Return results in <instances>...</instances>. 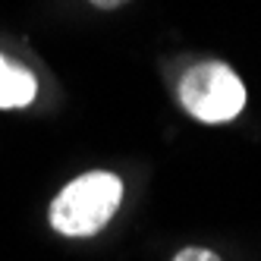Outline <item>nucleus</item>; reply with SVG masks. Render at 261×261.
I'll return each mask as SVG.
<instances>
[{
  "instance_id": "4",
  "label": "nucleus",
  "mask_w": 261,
  "mask_h": 261,
  "mask_svg": "<svg viewBox=\"0 0 261 261\" xmlns=\"http://www.w3.org/2000/svg\"><path fill=\"white\" fill-rule=\"evenodd\" d=\"M173 261H220L211 249H198V246H189V249H182V252H176V258Z\"/></svg>"
},
{
  "instance_id": "3",
  "label": "nucleus",
  "mask_w": 261,
  "mask_h": 261,
  "mask_svg": "<svg viewBox=\"0 0 261 261\" xmlns=\"http://www.w3.org/2000/svg\"><path fill=\"white\" fill-rule=\"evenodd\" d=\"M38 82L29 69L10 63L7 57H0V110H13V107H25L32 104Z\"/></svg>"
},
{
  "instance_id": "1",
  "label": "nucleus",
  "mask_w": 261,
  "mask_h": 261,
  "mask_svg": "<svg viewBox=\"0 0 261 261\" xmlns=\"http://www.w3.org/2000/svg\"><path fill=\"white\" fill-rule=\"evenodd\" d=\"M120 198H123V182L117 173L107 170L85 173L63 186L57 198L50 201V227L72 239L95 236L117 214Z\"/></svg>"
},
{
  "instance_id": "5",
  "label": "nucleus",
  "mask_w": 261,
  "mask_h": 261,
  "mask_svg": "<svg viewBox=\"0 0 261 261\" xmlns=\"http://www.w3.org/2000/svg\"><path fill=\"white\" fill-rule=\"evenodd\" d=\"M98 10H117V7H123V4H129V0H91Z\"/></svg>"
},
{
  "instance_id": "2",
  "label": "nucleus",
  "mask_w": 261,
  "mask_h": 261,
  "mask_svg": "<svg viewBox=\"0 0 261 261\" xmlns=\"http://www.w3.org/2000/svg\"><path fill=\"white\" fill-rule=\"evenodd\" d=\"M179 101L201 123H230L246 107V85L220 60H204L179 79Z\"/></svg>"
}]
</instances>
